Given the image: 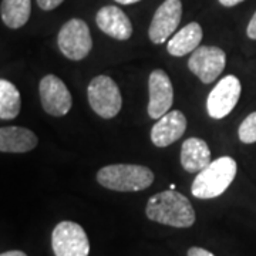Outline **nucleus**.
I'll use <instances>...</instances> for the list:
<instances>
[{"label":"nucleus","instance_id":"nucleus-1","mask_svg":"<svg viewBox=\"0 0 256 256\" xmlns=\"http://www.w3.org/2000/svg\"><path fill=\"white\" fill-rule=\"evenodd\" d=\"M146 214L148 220L174 228H191L196 218L190 200L175 190L151 196L146 204Z\"/></svg>","mask_w":256,"mask_h":256},{"label":"nucleus","instance_id":"nucleus-2","mask_svg":"<svg viewBox=\"0 0 256 256\" xmlns=\"http://www.w3.org/2000/svg\"><path fill=\"white\" fill-rule=\"evenodd\" d=\"M238 165L232 156H220L204 168L194 180L192 195L198 200H212L222 195L234 182Z\"/></svg>","mask_w":256,"mask_h":256},{"label":"nucleus","instance_id":"nucleus-3","mask_svg":"<svg viewBox=\"0 0 256 256\" xmlns=\"http://www.w3.org/2000/svg\"><path fill=\"white\" fill-rule=\"evenodd\" d=\"M154 172L144 165L112 164L102 166L97 172V181L111 191H142L154 182Z\"/></svg>","mask_w":256,"mask_h":256},{"label":"nucleus","instance_id":"nucleus-4","mask_svg":"<svg viewBox=\"0 0 256 256\" xmlns=\"http://www.w3.org/2000/svg\"><path fill=\"white\" fill-rule=\"evenodd\" d=\"M88 102L92 111L101 118L116 117L122 107V97L117 82L108 76L94 77L87 88Z\"/></svg>","mask_w":256,"mask_h":256},{"label":"nucleus","instance_id":"nucleus-5","mask_svg":"<svg viewBox=\"0 0 256 256\" xmlns=\"http://www.w3.org/2000/svg\"><path fill=\"white\" fill-rule=\"evenodd\" d=\"M58 48L70 60H82L92 52V38L90 28L82 18L68 20L58 32Z\"/></svg>","mask_w":256,"mask_h":256},{"label":"nucleus","instance_id":"nucleus-6","mask_svg":"<svg viewBox=\"0 0 256 256\" xmlns=\"http://www.w3.org/2000/svg\"><path fill=\"white\" fill-rule=\"evenodd\" d=\"M52 248L56 256H88L90 242L82 225L63 220L52 234Z\"/></svg>","mask_w":256,"mask_h":256},{"label":"nucleus","instance_id":"nucleus-7","mask_svg":"<svg viewBox=\"0 0 256 256\" xmlns=\"http://www.w3.org/2000/svg\"><path fill=\"white\" fill-rule=\"evenodd\" d=\"M226 64L225 52L216 46H200L190 57L188 68L204 84H210L220 77Z\"/></svg>","mask_w":256,"mask_h":256},{"label":"nucleus","instance_id":"nucleus-8","mask_svg":"<svg viewBox=\"0 0 256 256\" xmlns=\"http://www.w3.org/2000/svg\"><path fill=\"white\" fill-rule=\"evenodd\" d=\"M242 92V86L238 77L226 76L220 80L210 92L206 100V108L210 118L220 120L230 114L238 104Z\"/></svg>","mask_w":256,"mask_h":256},{"label":"nucleus","instance_id":"nucleus-9","mask_svg":"<svg viewBox=\"0 0 256 256\" xmlns=\"http://www.w3.org/2000/svg\"><path fill=\"white\" fill-rule=\"evenodd\" d=\"M38 92L43 110L53 117H63L73 106V98L67 86L53 74H47L42 78Z\"/></svg>","mask_w":256,"mask_h":256},{"label":"nucleus","instance_id":"nucleus-10","mask_svg":"<svg viewBox=\"0 0 256 256\" xmlns=\"http://www.w3.org/2000/svg\"><path fill=\"white\" fill-rule=\"evenodd\" d=\"M182 18L181 0H165L151 20L148 36L154 44H162L180 26Z\"/></svg>","mask_w":256,"mask_h":256},{"label":"nucleus","instance_id":"nucleus-11","mask_svg":"<svg viewBox=\"0 0 256 256\" xmlns=\"http://www.w3.org/2000/svg\"><path fill=\"white\" fill-rule=\"evenodd\" d=\"M148 92V116L152 120H160L170 111L174 102V87L164 70H154L150 74Z\"/></svg>","mask_w":256,"mask_h":256},{"label":"nucleus","instance_id":"nucleus-12","mask_svg":"<svg viewBox=\"0 0 256 256\" xmlns=\"http://www.w3.org/2000/svg\"><path fill=\"white\" fill-rule=\"evenodd\" d=\"M186 130V118L181 111H168L151 128V141L156 146H168L182 137Z\"/></svg>","mask_w":256,"mask_h":256},{"label":"nucleus","instance_id":"nucleus-13","mask_svg":"<svg viewBox=\"0 0 256 256\" xmlns=\"http://www.w3.org/2000/svg\"><path fill=\"white\" fill-rule=\"evenodd\" d=\"M96 23L102 33L116 40H128L132 34V24L128 16L117 6H104L97 12Z\"/></svg>","mask_w":256,"mask_h":256},{"label":"nucleus","instance_id":"nucleus-14","mask_svg":"<svg viewBox=\"0 0 256 256\" xmlns=\"http://www.w3.org/2000/svg\"><path fill=\"white\" fill-rule=\"evenodd\" d=\"M38 144L37 136L24 127L0 128V151L2 152H28Z\"/></svg>","mask_w":256,"mask_h":256},{"label":"nucleus","instance_id":"nucleus-15","mask_svg":"<svg viewBox=\"0 0 256 256\" xmlns=\"http://www.w3.org/2000/svg\"><path fill=\"white\" fill-rule=\"evenodd\" d=\"M210 164V151L208 144L201 138H188L181 146V165L185 171L198 174Z\"/></svg>","mask_w":256,"mask_h":256},{"label":"nucleus","instance_id":"nucleus-16","mask_svg":"<svg viewBox=\"0 0 256 256\" xmlns=\"http://www.w3.org/2000/svg\"><path fill=\"white\" fill-rule=\"evenodd\" d=\"M201 40L202 28L196 22H192L181 28L180 32H176L174 36L168 40L166 50L171 56L182 57L188 53H194L200 47Z\"/></svg>","mask_w":256,"mask_h":256},{"label":"nucleus","instance_id":"nucleus-17","mask_svg":"<svg viewBox=\"0 0 256 256\" xmlns=\"http://www.w3.org/2000/svg\"><path fill=\"white\" fill-rule=\"evenodd\" d=\"M32 13L30 0H2L0 14L3 23L10 28H23Z\"/></svg>","mask_w":256,"mask_h":256},{"label":"nucleus","instance_id":"nucleus-18","mask_svg":"<svg viewBox=\"0 0 256 256\" xmlns=\"http://www.w3.org/2000/svg\"><path fill=\"white\" fill-rule=\"evenodd\" d=\"M20 92L6 78L0 80V120L16 118L20 112Z\"/></svg>","mask_w":256,"mask_h":256},{"label":"nucleus","instance_id":"nucleus-19","mask_svg":"<svg viewBox=\"0 0 256 256\" xmlns=\"http://www.w3.org/2000/svg\"><path fill=\"white\" fill-rule=\"evenodd\" d=\"M238 137L244 144L256 142V111L249 114L246 118L240 122L238 130Z\"/></svg>","mask_w":256,"mask_h":256},{"label":"nucleus","instance_id":"nucleus-20","mask_svg":"<svg viewBox=\"0 0 256 256\" xmlns=\"http://www.w3.org/2000/svg\"><path fill=\"white\" fill-rule=\"evenodd\" d=\"M64 0H37V4L40 6V9L43 10H53L58 8Z\"/></svg>","mask_w":256,"mask_h":256},{"label":"nucleus","instance_id":"nucleus-21","mask_svg":"<svg viewBox=\"0 0 256 256\" xmlns=\"http://www.w3.org/2000/svg\"><path fill=\"white\" fill-rule=\"evenodd\" d=\"M246 34H248V37H249V38H252V40H256V12H255V14L252 16V18H250L249 24H248Z\"/></svg>","mask_w":256,"mask_h":256},{"label":"nucleus","instance_id":"nucleus-22","mask_svg":"<svg viewBox=\"0 0 256 256\" xmlns=\"http://www.w3.org/2000/svg\"><path fill=\"white\" fill-rule=\"evenodd\" d=\"M188 256H215V255H214L212 252H210V250L204 249V248L194 246L188 250Z\"/></svg>","mask_w":256,"mask_h":256},{"label":"nucleus","instance_id":"nucleus-23","mask_svg":"<svg viewBox=\"0 0 256 256\" xmlns=\"http://www.w3.org/2000/svg\"><path fill=\"white\" fill-rule=\"evenodd\" d=\"M242 2H245V0H220V4L225 6V8H234V6H236Z\"/></svg>","mask_w":256,"mask_h":256},{"label":"nucleus","instance_id":"nucleus-24","mask_svg":"<svg viewBox=\"0 0 256 256\" xmlns=\"http://www.w3.org/2000/svg\"><path fill=\"white\" fill-rule=\"evenodd\" d=\"M0 256H28L22 250H8V252H3Z\"/></svg>","mask_w":256,"mask_h":256},{"label":"nucleus","instance_id":"nucleus-25","mask_svg":"<svg viewBox=\"0 0 256 256\" xmlns=\"http://www.w3.org/2000/svg\"><path fill=\"white\" fill-rule=\"evenodd\" d=\"M116 2L120 4H132V3H137L140 0H116Z\"/></svg>","mask_w":256,"mask_h":256}]
</instances>
